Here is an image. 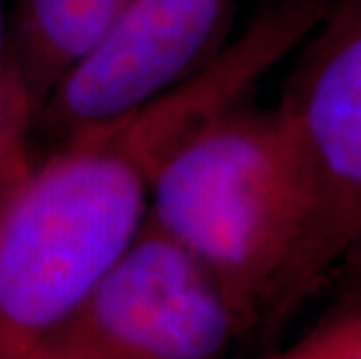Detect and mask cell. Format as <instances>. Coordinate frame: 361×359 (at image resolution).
Masks as SVG:
<instances>
[{
	"mask_svg": "<svg viewBox=\"0 0 361 359\" xmlns=\"http://www.w3.org/2000/svg\"><path fill=\"white\" fill-rule=\"evenodd\" d=\"M187 138L164 98L71 133L0 198V359H19L94 292L149 217L159 164Z\"/></svg>",
	"mask_w": 361,
	"mask_h": 359,
	"instance_id": "1",
	"label": "cell"
},
{
	"mask_svg": "<svg viewBox=\"0 0 361 359\" xmlns=\"http://www.w3.org/2000/svg\"><path fill=\"white\" fill-rule=\"evenodd\" d=\"M147 221L210 276L240 320L305 294L312 187L278 108L243 103L159 164Z\"/></svg>",
	"mask_w": 361,
	"mask_h": 359,
	"instance_id": "2",
	"label": "cell"
},
{
	"mask_svg": "<svg viewBox=\"0 0 361 359\" xmlns=\"http://www.w3.org/2000/svg\"><path fill=\"white\" fill-rule=\"evenodd\" d=\"M243 324L217 282L147 221L94 292L19 359H221Z\"/></svg>",
	"mask_w": 361,
	"mask_h": 359,
	"instance_id": "3",
	"label": "cell"
},
{
	"mask_svg": "<svg viewBox=\"0 0 361 359\" xmlns=\"http://www.w3.org/2000/svg\"><path fill=\"white\" fill-rule=\"evenodd\" d=\"M312 187L305 294L361 243V0H331L278 105Z\"/></svg>",
	"mask_w": 361,
	"mask_h": 359,
	"instance_id": "4",
	"label": "cell"
},
{
	"mask_svg": "<svg viewBox=\"0 0 361 359\" xmlns=\"http://www.w3.org/2000/svg\"><path fill=\"white\" fill-rule=\"evenodd\" d=\"M235 0H130L112 28L51 89L42 114L63 135L164 94L217 51Z\"/></svg>",
	"mask_w": 361,
	"mask_h": 359,
	"instance_id": "5",
	"label": "cell"
},
{
	"mask_svg": "<svg viewBox=\"0 0 361 359\" xmlns=\"http://www.w3.org/2000/svg\"><path fill=\"white\" fill-rule=\"evenodd\" d=\"M128 3L130 0H21V68L14 82L26 108H42L51 89L94 51Z\"/></svg>",
	"mask_w": 361,
	"mask_h": 359,
	"instance_id": "6",
	"label": "cell"
},
{
	"mask_svg": "<svg viewBox=\"0 0 361 359\" xmlns=\"http://www.w3.org/2000/svg\"><path fill=\"white\" fill-rule=\"evenodd\" d=\"M271 359H361V308L322 324Z\"/></svg>",
	"mask_w": 361,
	"mask_h": 359,
	"instance_id": "7",
	"label": "cell"
},
{
	"mask_svg": "<svg viewBox=\"0 0 361 359\" xmlns=\"http://www.w3.org/2000/svg\"><path fill=\"white\" fill-rule=\"evenodd\" d=\"M3 44H5V17H3V0H0V131L19 138L21 117H24V112L28 108L19 94L17 84H14V78L10 73H5Z\"/></svg>",
	"mask_w": 361,
	"mask_h": 359,
	"instance_id": "8",
	"label": "cell"
},
{
	"mask_svg": "<svg viewBox=\"0 0 361 359\" xmlns=\"http://www.w3.org/2000/svg\"><path fill=\"white\" fill-rule=\"evenodd\" d=\"M26 164L21 159V145L19 138L0 131V168L5 171H21Z\"/></svg>",
	"mask_w": 361,
	"mask_h": 359,
	"instance_id": "9",
	"label": "cell"
},
{
	"mask_svg": "<svg viewBox=\"0 0 361 359\" xmlns=\"http://www.w3.org/2000/svg\"><path fill=\"white\" fill-rule=\"evenodd\" d=\"M24 168H21V171H24ZM21 171H5V168H0V198H3V194L7 192V187L12 185V180L17 178Z\"/></svg>",
	"mask_w": 361,
	"mask_h": 359,
	"instance_id": "10",
	"label": "cell"
},
{
	"mask_svg": "<svg viewBox=\"0 0 361 359\" xmlns=\"http://www.w3.org/2000/svg\"><path fill=\"white\" fill-rule=\"evenodd\" d=\"M355 257H359V259H361V243H359V245H357L355 250L350 252V257H348V259H355Z\"/></svg>",
	"mask_w": 361,
	"mask_h": 359,
	"instance_id": "11",
	"label": "cell"
}]
</instances>
